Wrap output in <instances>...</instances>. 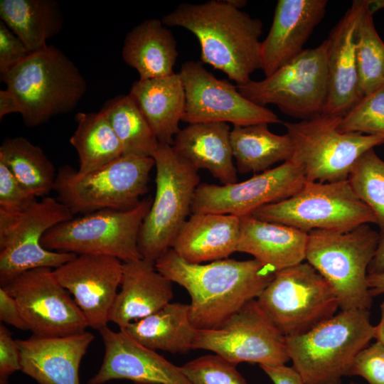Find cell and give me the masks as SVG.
<instances>
[{
	"mask_svg": "<svg viewBox=\"0 0 384 384\" xmlns=\"http://www.w3.org/2000/svg\"><path fill=\"white\" fill-rule=\"evenodd\" d=\"M155 267L188 292L190 318L197 329L219 328L247 302L256 299L275 274L255 259L225 258L195 264L183 260L171 248L155 262Z\"/></svg>",
	"mask_w": 384,
	"mask_h": 384,
	"instance_id": "obj_1",
	"label": "cell"
},
{
	"mask_svg": "<svg viewBox=\"0 0 384 384\" xmlns=\"http://www.w3.org/2000/svg\"><path fill=\"white\" fill-rule=\"evenodd\" d=\"M193 33L201 46V59L227 75L236 85L250 81L260 68L263 23L226 0L181 3L161 19Z\"/></svg>",
	"mask_w": 384,
	"mask_h": 384,
	"instance_id": "obj_2",
	"label": "cell"
},
{
	"mask_svg": "<svg viewBox=\"0 0 384 384\" xmlns=\"http://www.w3.org/2000/svg\"><path fill=\"white\" fill-rule=\"evenodd\" d=\"M374 338L368 309L341 311L307 332L286 337L292 367L304 384H341Z\"/></svg>",
	"mask_w": 384,
	"mask_h": 384,
	"instance_id": "obj_3",
	"label": "cell"
},
{
	"mask_svg": "<svg viewBox=\"0 0 384 384\" xmlns=\"http://www.w3.org/2000/svg\"><path fill=\"white\" fill-rule=\"evenodd\" d=\"M1 80L18 101L20 114L29 127L72 111L87 90V82L78 68L52 45L31 53L1 76Z\"/></svg>",
	"mask_w": 384,
	"mask_h": 384,
	"instance_id": "obj_4",
	"label": "cell"
},
{
	"mask_svg": "<svg viewBox=\"0 0 384 384\" xmlns=\"http://www.w3.org/2000/svg\"><path fill=\"white\" fill-rule=\"evenodd\" d=\"M380 236L369 224L347 231L308 233L306 260L330 284L341 311L370 308L367 277Z\"/></svg>",
	"mask_w": 384,
	"mask_h": 384,
	"instance_id": "obj_5",
	"label": "cell"
},
{
	"mask_svg": "<svg viewBox=\"0 0 384 384\" xmlns=\"http://www.w3.org/2000/svg\"><path fill=\"white\" fill-rule=\"evenodd\" d=\"M154 166L152 157L131 155L87 174L64 165L57 171L53 191L73 215L101 210H129L146 193Z\"/></svg>",
	"mask_w": 384,
	"mask_h": 384,
	"instance_id": "obj_6",
	"label": "cell"
},
{
	"mask_svg": "<svg viewBox=\"0 0 384 384\" xmlns=\"http://www.w3.org/2000/svg\"><path fill=\"white\" fill-rule=\"evenodd\" d=\"M156 192L141 225L138 247L142 258L156 262L169 249L191 213L198 171L177 155L171 145L160 144L153 157Z\"/></svg>",
	"mask_w": 384,
	"mask_h": 384,
	"instance_id": "obj_7",
	"label": "cell"
},
{
	"mask_svg": "<svg viewBox=\"0 0 384 384\" xmlns=\"http://www.w3.org/2000/svg\"><path fill=\"white\" fill-rule=\"evenodd\" d=\"M341 117L321 114L298 122H283L293 146L289 160L302 169L306 181L347 180L363 154L384 144L380 135L341 132Z\"/></svg>",
	"mask_w": 384,
	"mask_h": 384,
	"instance_id": "obj_8",
	"label": "cell"
},
{
	"mask_svg": "<svg viewBox=\"0 0 384 384\" xmlns=\"http://www.w3.org/2000/svg\"><path fill=\"white\" fill-rule=\"evenodd\" d=\"M252 216L305 233L321 230L347 231L363 224H376L372 210L354 193L348 180L306 181L291 197L265 206Z\"/></svg>",
	"mask_w": 384,
	"mask_h": 384,
	"instance_id": "obj_9",
	"label": "cell"
},
{
	"mask_svg": "<svg viewBox=\"0 0 384 384\" xmlns=\"http://www.w3.org/2000/svg\"><path fill=\"white\" fill-rule=\"evenodd\" d=\"M256 300L286 337L307 332L334 316L339 308L330 284L307 262L275 272Z\"/></svg>",
	"mask_w": 384,
	"mask_h": 384,
	"instance_id": "obj_10",
	"label": "cell"
},
{
	"mask_svg": "<svg viewBox=\"0 0 384 384\" xmlns=\"http://www.w3.org/2000/svg\"><path fill=\"white\" fill-rule=\"evenodd\" d=\"M152 200L129 210H101L60 223L41 238L46 250L75 255H102L122 262L142 258L138 238Z\"/></svg>",
	"mask_w": 384,
	"mask_h": 384,
	"instance_id": "obj_11",
	"label": "cell"
},
{
	"mask_svg": "<svg viewBox=\"0 0 384 384\" xmlns=\"http://www.w3.org/2000/svg\"><path fill=\"white\" fill-rule=\"evenodd\" d=\"M328 41L304 49L299 55L265 79L236 85L254 103L274 105L279 110L302 120L323 113L328 93Z\"/></svg>",
	"mask_w": 384,
	"mask_h": 384,
	"instance_id": "obj_12",
	"label": "cell"
},
{
	"mask_svg": "<svg viewBox=\"0 0 384 384\" xmlns=\"http://www.w3.org/2000/svg\"><path fill=\"white\" fill-rule=\"evenodd\" d=\"M73 215L56 198L46 196L24 210H0V284L31 270L63 265L77 255L46 250L41 238L54 225Z\"/></svg>",
	"mask_w": 384,
	"mask_h": 384,
	"instance_id": "obj_13",
	"label": "cell"
},
{
	"mask_svg": "<svg viewBox=\"0 0 384 384\" xmlns=\"http://www.w3.org/2000/svg\"><path fill=\"white\" fill-rule=\"evenodd\" d=\"M193 349L214 352L238 365H285L290 360L284 336L267 318L257 300L247 302L219 328L197 329Z\"/></svg>",
	"mask_w": 384,
	"mask_h": 384,
	"instance_id": "obj_14",
	"label": "cell"
},
{
	"mask_svg": "<svg viewBox=\"0 0 384 384\" xmlns=\"http://www.w3.org/2000/svg\"><path fill=\"white\" fill-rule=\"evenodd\" d=\"M1 287L14 299L33 335L63 336L83 332L88 327L82 311L52 268L26 271Z\"/></svg>",
	"mask_w": 384,
	"mask_h": 384,
	"instance_id": "obj_15",
	"label": "cell"
},
{
	"mask_svg": "<svg viewBox=\"0 0 384 384\" xmlns=\"http://www.w3.org/2000/svg\"><path fill=\"white\" fill-rule=\"evenodd\" d=\"M179 73L186 94L183 122H229L234 127L282 122L272 110L244 97L236 85L215 78L201 62H185Z\"/></svg>",
	"mask_w": 384,
	"mask_h": 384,
	"instance_id": "obj_16",
	"label": "cell"
},
{
	"mask_svg": "<svg viewBox=\"0 0 384 384\" xmlns=\"http://www.w3.org/2000/svg\"><path fill=\"white\" fill-rule=\"evenodd\" d=\"M306 181L302 169L288 160L242 182L220 186L201 183L194 194L191 213L250 216L265 206L291 197Z\"/></svg>",
	"mask_w": 384,
	"mask_h": 384,
	"instance_id": "obj_17",
	"label": "cell"
},
{
	"mask_svg": "<svg viewBox=\"0 0 384 384\" xmlns=\"http://www.w3.org/2000/svg\"><path fill=\"white\" fill-rule=\"evenodd\" d=\"M122 265V260L114 257L82 254L53 270L93 329L99 331L107 326L121 284Z\"/></svg>",
	"mask_w": 384,
	"mask_h": 384,
	"instance_id": "obj_18",
	"label": "cell"
},
{
	"mask_svg": "<svg viewBox=\"0 0 384 384\" xmlns=\"http://www.w3.org/2000/svg\"><path fill=\"white\" fill-rule=\"evenodd\" d=\"M105 354L98 372L87 384L127 379L135 384H192L181 370L156 351L144 346L123 329L99 330Z\"/></svg>",
	"mask_w": 384,
	"mask_h": 384,
	"instance_id": "obj_19",
	"label": "cell"
},
{
	"mask_svg": "<svg viewBox=\"0 0 384 384\" xmlns=\"http://www.w3.org/2000/svg\"><path fill=\"white\" fill-rule=\"evenodd\" d=\"M368 0H355L329 37L328 93L322 114L343 117L360 100L356 33Z\"/></svg>",
	"mask_w": 384,
	"mask_h": 384,
	"instance_id": "obj_20",
	"label": "cell"
},
{
	"mask_svg": "<svg viewBox=\"0 0 384 384\" xmlns=\"http://www.w3.org/2000/svg\"><path fill=\"white\" fill-rule=\"evenodd\" d=\"M326 0H279L260 45V69L268 77L299 55L326 14Z\"/></svg>",
	"mask_w": 384,
	"mask_h": 384,
	"instance_id": "obj_21",
	"label": "cell"
},
{
	"mask_svg": "<svg viewBox=\"0 0 384 384\" xmlns=\"http://www.w3.org/2000/svg\"><path fill=\"white\" fill-rule=\"evenodd\" d=\"M94 335L87 331L63 336L16 339L21 371L39 384H80L79 367Z\"/></svg>",
	"mask_w": 384,
	"mask_h": 384,
	"instance_id": "obj_22",
	"label": "cell"
},
{
	"mask_svg": "<svg viewBox=\"0 0 384 384\" xmlns=\"http://www.w3.org/2000/svg\"><path fill=\"white\" fill-rule=\"evenodd\" d=\"M173 297L172 282L157 271L154 262L144 258L123 262L120 290L109 321L123 329L159 311Z\"/></svg>",
	"mask_w": 384,
	"mask_h": 384,
	"instance_id": "obj_23",
	"label": "cell"
},
{
	"mask_svg": "<svg viewBox=\"0 0 384 384\" xmlns=\"http://www.w3.org/2000/svg\"><path fill=\"white\" fill-rule=\"evenodd\" d=\"M240 218L230 214L194 213L185 222L171 249L190 263L228 258L238 252Z\"/></svg>",
	"mask_w": 384,
	"mask_h": 384,
	"instance_id": "obj_24",
	"label": "cell"
},
{
	"mask_svg": "<svg viewBox=\"0 0 384 384\" xmlns=\"http://www.w3.org/2000/svg\"><path fill=\"white\" fill-rule=\"evenodd\" d=\"M230 131L225 122L188 124L176 134L171 147L197 171H208L222 185L235 183L238 176Z\"/></svg>",
	"mask_w": 384,
	"mask_h": 384,
	"instance_id": "obj_25",
	"label": "cell"
},
{
	"mask_svg": "<svg viewBox=\"0 0 384 384\" xmlns=\"http://www.w3.org/2000/svg\"><path fill=\"white\" fill-rule=\"evenodd\" d=\"M308 233L252 215L240 218L238 252L248 253L274 272L306 260Z\"/></svg>",
	"mask_w": 384,
	"mask_h": 384,
	"instance_id": "obj_26",
	"label": "cell"
},
{
	"mask_svg": "<svg viewBox=\"0 0 384 384\" xmlns=\"http://www.w3.org/2000/svg\"><path fill=\"white\" fill-rule=\"evenodd\" d=\"M129 94L151 127L160 144L172 146L181 129L185 111L186 94L179 73L134 81Z\"/></svg>",
	"mask_w": 384,
	"mask_h": 384,
	"instance_id": "obj_27",
	"label": "cell"
},
{
	"mask_svg": "<svg viewBox=\"0 0 384 384\" xmlns=\"http://www.w3.org/2000/svg\"><path fill=\"white\" fill-rule=\"evenodd\" d=\"M178 55L175 37L156 18L134 26L127 33L122 49L123 60L137 71L139 80L174 74Z\"/></svg>",
	"mask_w": 384,
	"mask_h": 384,
	"instance_id": "obj_28",
	"label": "cell"
},
{
	"mask_svg": "<svg viewBox=\"0 0 384 384\" xmlns=\"http://www.w3.org/2000/svg\"><path fill=\"white\" fill-rule=\"evenodd\" d=\"M125 332L144 346L171 353L193 350L197 329L190 318V305L169 303L144 319L130 323Z\"/></svg>",
	"mask_w": 384,
	"mask_h": 384,
	"instance_id": "obj_29",
	"label": "cell"
},
{
	"mask_svg": "<svg viewBox=\"0 0 384 384\" xmlns=\"http://www.w3.org/2000/svg\"><path fill=\"white\" fill-rule=\"evenodd\" d=\"M0 18L30 53L48 46L60 32L63 17L55 0H1Z\"/></svg>",
	"mask_w": 384,
	"mask_h": 384,
	"instance_id": "obj_30",
	"label": "cell"
},
{
	"mask_svg": "<svg viewBox=\"0 0 384 384\" xmlns=\"http://www.w3.org/2000/svg\"><path fill=\"white\" fill-rule=\"evenodd\" d=\"M230 143L240 174L265 171L277 162L289 160L293 152L289 135L272 133L267 124L233 127Z\"/></svg>",
	"mask_w": 384,
	"mask_h": 384,
	"instance_id": "obj_31",
	"label": "cell"
},
{
	"mask_svg": "<svg viewBox=\"0 0 384 384\" xmlns=\"http://www.w3.org/2000/svg\"><path fill=\"white\" fill-rule=\"evenodd\" d=\"M70 143L78 155L80 174L96 171L123 155L120 142L102 111L78 112Z\"/></svg>",
	"mask_w": 384,
	"mask_h": 384,
	"instance_id": "obj_32",
	"label": "cell"
},
{
	"mask_svg": "<svg viewBox=\"0 0 384 384\" xmlns=\"http://www.w3.org/2000/svg\"><path fill=\"white\" fill-rule=\"evenodd\" d=\"M0 162L30 194L46 197L53 190L57 175L53 162L38 146L22 137H7L0 146Z\"/></svg>",
	"mask_w": 384,
	"mask_h": 384,
	"instance_id": "obj_33",
	"label": "cell"
},
{
	"mask_svg": "<svg viewBox=\"0 0 384 384\" xmlns=\"http://www.w3.org/2000/svg\"><path fill=\"white\" fill-rule=\"evenodd\" d=\"M100 110L106 115L120 142L122 156L153 157L159 142L129 93L108 100Z\"/></svg>",
	"mask_w": 384,
	"mask_h": 384,
	"instance_id": "obj_34",
	"label": "cell"
},
{
	"mask_svg": "<svg viewBox=\"0 0 384 384\" xmlns=\"http://www.w3.org/2000/svg\"><path fill=\"white\" fill-rule=\"evenodd\" d=\"M356 55L361 99L384 85V42L374 26L368 0L356 29Z\"/></svg>",
	"mask_w": 384,
	"mask_h": 384,
	"instance_id": "obj_35",
	"label": "cell"
},
{
	"mask_svg": "<svg viewBox=\"0 0 384 384\" xmlns=\"http://www.w3.org/2000/svg\"><path fill=\"white\" fill-rule=\"evenodd\" d=\"M348 180L358 198L373 213L384 234V161L371 149L353 165Z\"/></svg>",
	"mask_w": 384,
	"mask_h": 384,
	"instance_id": "obj_36",
	"label": "cell"
},
{
	"mask_svg": "<svg viewBox=\"0 0 384 384\" xmlns=\"http://www.w3.org/2000/svg\"><path fill=\"white\" fill-rule=\"evenodd\" d=\"M339 129L384 137V85L362 97L343 116Z\"/></svg>",
	"mask_w": 384,
	"mask_h": 384,
	"instance_id": "obj_37",
	"label": "cell"
},
{
	"mask_svg": "<svg viewBox=\"0 0 384 384\" xmlns=\"http://www.w3.org/2000/svg\"><path fill=\"white\" fill-rule=\"evenodd\" d=\"M181 368L192 384H248L236 365L216 353L194 358Z\"/></svg>",
	"mask_w": 384,
	"mask_h": 384,
	"instance_id": "obj_38",
	"label": "cell"
},
{
	"mask_svg": "<svg viewBox=\"0 0 384 384\" xmlns=\"http://www.w3.org/2000/svg\"><path fill=\"white\" fill-rule=\"evenodd\" d=\"M36 201L16 180L6 165L0 162V210L18 213Z\"/></svg>",
	"mask_w": 384,
	"mask_h": 384,
	"instance_id": "obj_39",
	"label": "cell"
},
{
	"mask_svg": "<svg viewBox=\"0 0 384 384\" xmlns=\"http://www.w3.org/2000/svg\"><path fill=\"white\" fill-rule=\"evenodd\" d=\"M348 375H358L369 384H384V345L376 341L356 357Z\"/></svg>",
	"mask_w": 384,
	"mask_h": 384,
	"instance_id": "obj_40",
	"label": "cell"
},
{
	"mask_svg": "<svg viewBox=\"0 0 384 384\" xmlns=\"http://www.w3.org/2000/svg\"><path fill=\"white\" fill-rule=\"evenodd\" d=\"M30 53L23 42L0 20V76L23 61Z\"/></svg>",
	"mask_w": 384,
	"mask_h": 384,
	"instance_id": "obj_41",
	"label": "cell"
},
{
	"mask_svg": "<svg viewBox=\"0 0 384 384\" xmlns=\"http://www.w3.org/2000/svg\"><path fill=\"white\" fill-rule=\"evenodd\" d=\"M21 370L20 354L11 332L2 324L0 325V384H8L9 378Z\"/></svg>",
	"mask_w": 384,
	"mask_h": 384,
	"instance_id": "obj_42",
	"label": "cell"
},
{
	"mask_svg": "<svg viewBox=\"0 0 384 384\" xmlns=\"http://www.w3.org/2000/svg\"><path fill=\"white\" fill-rule=\"evenodd\" d=\"M0 320L18 329L28 330L16 301L2 287L0 288Z\"/></svg>",
	"mask_w": 384,
	"mask_h": 384,
	"instance_id": "obj_43",
	"label": "cell"
},
{
	"mask_svg": "<svg viewBox=\"0 0 384 384\" xmlns=\"http://www.w3.org/2000/svg\"><path fill=\"white\" fill-rule=\"evenodd\" d=\"M274 384H304L298 372L292 366H260Z\"/></svg>",
	"mask_w": 384,
	"mask_h": 384,
	"instance_id": "obj_44",
	"label": "cell"
},
{
	"mask_svg": "<svg viewBox=\"0 0 384 384\" xmlns=\"http://www.w3.org/2000/svg\"><path fill=\"white\" fill-rule=\"evenodd\" d=\"M21 105L16 97L7 89L0 90V119L11 113H21Z\"/></svg>",
	"mask_w": 384,
	"mask_h": 384,
	"instance_id": "obj_45",
	"label": "cell"
},
{
	"mask_svg": "<svg viewBox=\"0 0 384 384\" xmlns=\"http://www.w3.org/2000/svg\"><path fill=\"white\" fill-rule=\"evenodd\" d=\"M367 282L369 292L372 297L384 294V271L368 273Z\"/></svg>",
	"mask_w": 384,
	"mask_h": 384,
	"instance_id": "obj_46",
	"label": "cell"
},
{
	"mask_svg": "<svg viewBox=\"0 0 384 384\" xmlns=\"http://www.w3.org/2000/svg\"><path fill=\"white\" fill-rule=\"evenodd\" d=\"M383 271H384V234H380L375 254L368 268V273Z\"/></svg>",
	"mask_w": 384,
	"mask_h": 384,
	"instance_id": "obj_47",
	"label": "cell"
},
{
	"mask_svg": "<svg viewBox=\"0 0 384 384\" xmlns=\"http://www.w3.org/2000/svg\"><path fill=\"white\" fill-rule=\"evenodd\" d=\"M380 319L378 325L374 326V338L384 345V302L380 304Z\"/></svg>",
	"mask_w": 384,
	"mask_h": 384,
	"instance_id": "obj_48",
	"label": "cell"
},
{
	"mask_svg": "<svg viewBox=\"0 0 384 384\" xmlns=\"http://www.w3.org/2000/svg\"><path fill=\"white\" fill-rule=\"evenodd\" d=\"M368 1L370 10L373 14L379 9H384V0H368Z\"/></svg>",
	"mask_w": 384,
	"mask_h": 384,
	"instance_id": "obj_49",
	"label": "cell"
},
{
	"mask_svg": "<svg viewBox=\"0 0 384 384\" xmlns=\"http://www.w3.org/2000/svg\"><path fill=\"white\" fill-rule=\"evenodd\" d=\"M350 384H358V383H351Z\"/></svg>",
	"mask_w": 384,
	"mask_h": 384,
	"instance_id": "obj_50",
	"label": "cell"
}]
</instances>
